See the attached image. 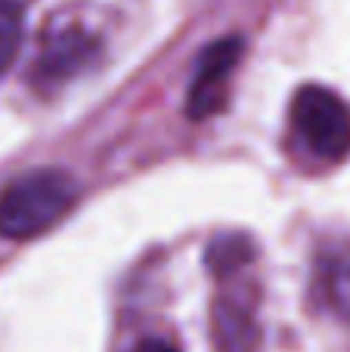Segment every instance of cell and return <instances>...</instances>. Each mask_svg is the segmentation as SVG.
<instances>
[{
    "instance_id": "obj_7",
    "label": "cell",
    "mask_w": 350,
    "mask_h": 352,
    "mask_svg": "<svg viewBox=\"0 0 350 352\" xmlns=\"http://www.w3.org/2000/svg\"><path fill=\"white\" fill-rule=\"evenodd\" d=\"M22 47V3L0 0V74L12 65Z\"/></svg>"
},
{
    "instance_id": "obj_4",
    "label": "cell",
    "mask_w": 350,
    "mask_h": 352,
    "mask_svg": "<svg viewBox=\"0 0 350 352\" xmlns=\"http://www.w3.org/2000/svg\"><path fill=\"white\" fill-rule=\"evenodd\" d=\"M242 50H245V41L239 34H229V37H217L198 56L189 96H186V115L192 121H205V118L217 115L227 105V87L233 72L239 68Z\"/></svg>"
},
{
    "instance_id": "obj_5",
    "label": "cell",
    "mask_w": 350,
    "mask_h": 352,
    "mask_svg": "<svg viewBox=\"0 0 350 352\" xmlns=\"http://www.w3.org/2000/svg\"><path fill=\"white\" fill-rule=\"evenodd\" d=\"M96 56V41L84 28H62L43 43L41 59H37V80L43 84H59L72 74L84 72Z\"/></svg>"
},
{
    "instance_id": "obj_2",
    "label": "cell",
    "mask_w": 350,
    "mask_h": 352,
    "mask_svg": "<svg viewBox=\"0 0 350 352\" xmlns=\"http://www.w3.org/2000/svg\"><path fill=\"white\" fill-rule=\"evenodd\" d=\"M291 127L301 146L322 164L350 155V105L335 90L307 84L291 99Z\"/></svg>"
},
{
    "instance_id": "obj_1",
    "label": "cell",
    "mask_w": 350,
    "mask_h": 352,
    "mask_svg": "<svg viewBox=\"0 0 350 352\" xmlns=\"http://www.w3.org/2000/svg\"><path fill=\"white\" fill-rule=\"evenodd\" d=\"M78 198V186L62 170H34L0 192V235L28 241L53 229Z\"/></svg>"
},
{
    "instance_id": "obj_3",
    "label": "cell",
    "mask_w": 350,
    "mask_h": 352,
    "mask_svg": "<svg viewBox=\"0 0 350 352\" xmlns=\"http://www.w3.org/2000/svg\"><path fill=\"white\" fill-rule=\"evenodd\" d=\"M310 312L329 352H350V244L320 254L310 281Z\"/></svg>"
},
{
    "instance_id": "obj_6",
    "label": "cell",
    "mask_w": 350,
    "mask_h": 352,
    "mask_svg": "<svg viewBox=\"0 0 350 352\" xmlns=\"http://www.w3.org/2000/svg\"><path fill=\"white\" fill-rule=\"evenodd\" d=\"M112 352H183L177 343V331L158 322L127 324V331L118 334V343Z\"/></svg>"
}]
</instances>
